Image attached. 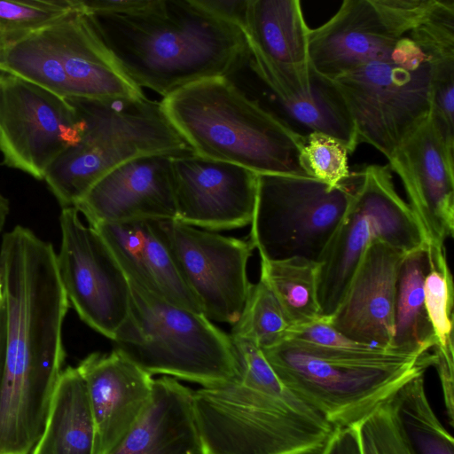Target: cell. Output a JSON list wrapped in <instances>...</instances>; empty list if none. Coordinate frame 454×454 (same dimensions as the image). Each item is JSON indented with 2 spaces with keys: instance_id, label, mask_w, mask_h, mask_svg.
Returning a JSON list of instances; mask_svg holds the SVG:
<instances>
[{
  "instance_id": "cell-1",
  "label": "cell",
  "mask_w": 454,
  "mask_h": 454,
  "mask_svg": "<svg viewBox=\"0 0 454 454\" xmlns=\"http://www.w3.org/2000/svg\"><path fill=\"white\" fill-rule=\"evenodd\" d=\"M136 86L162 98L194 82L227 77L249 55L245 32L195 0H150L128 13H87Z\"/></svg>"
},
{
  "instance_id": "cell-2",
  "label": "cell",
  "mask_w": 454,
  "mask_h": 454,
  "mask_svg": "<svg viewBox=\"0 0 454 454\" xmlns=\"http://www.w3.org/2000/svg\"><path fill=\"white\" fill-rule=\"evenodd\" d=\"M160 102L194 153L257 174L310 177L300 160L305 136L248 98L227 77L194 82Z\"/></svg>"
},
{
  "instance_id": "cell-3",
  "label": "cell",
  "mask_w": 454,
  "mask_h": 454,
  "mask_svg": "<svg viewBox=\"0 0 454 454\" xmlns=\"http://www.w3.org/2000/svg\"><path fill=\"white\" fill-rule=\"evenodd\" d=\"M279 380L334 428L350 427L433 366V353L333 349L288 338L262 349Z\"/></svg>"
},
{
  "instance_id": "cell-4",
  "label": "cell",
  "mask_w": 454,
  "mask_h": 454,
  "mask_svg": "<svg viewBox=\"0 0 454 454\" xmlns=\"http://www.w3.org/2000/svg\"><path fill=\"white\" fill-rule=\"evenodd\" d=\"M82 121L79 139L51 163L43 180L63 207H74L115 167L154 153H194L161 102L139 98H71Z\"/></svg>"
},
{
  "instance_id": "cell-5",
  "label": "cell",
  "mask_w": 454,
  "mask_h": 454,
  "mask_svg": "<svg viewBox=\"0 0 454 454\" xmlns=\"http://www.w3.org/2000/svg\"><path fill=\"white\" fill-rule=\"evenodd\" d=\"M193 406L204 454H319L334 431L286 387L264 391L238 378L193 391Z\"/></svg>"
},
{
  "instance_id": "cell-6",
  "label": "cell",
  "mask_w": 454,
  "mask_h": 454,
  "mask_svg": "<svg viewBox=\"0 0 454 454\" xmlns=\"http://www.w3.org/2000/svg\"><path fill=\"white\" fill-rule=\"evenodd\" d=\"M129 283V309L113 340L115 349L151 375L162 374L202 387L239 378L230 334L202 313Z\"/></svg>"
},
{
  "instance_id": "cell-7",
  "label": "cell",
  "mask_w": 454,
  "mask_h": 454,
  "mask_svg": "<svg viewBox=\"0 0 454 454\" xmlns=\"http://www.w3.org/2000/svg\"><path fill=\"white\" fill-rule=\"evenodd\" d=\"M0 73L67 99L145 96L117 65L82 8L0 45Z\"/></svg>"
},
{
  "instance_id": "cell-8",
  "label": "cell",
  "mask_w": 454,
  "mask_h": 454,
  "mask_svg": "<svg viewBox=\"0 0 454 454\" xmlns=\"http://www.w3.org/2000/svg\"><path fill=\"white\" fill-rule=\"evenodd\" d=\"M433 66L409 35L390 54L333 80L353 121L358 142L388 160L431 114Z\"/></svg>"
},
{
  "instance_id": "cell-9",
  "label": "cell",
  "mask_w": 454,
  "mask_h": 454,
  "mask_svg": "<svg viewBox=\"0 0 454 454\" xmlns=\"http://www.w3.org/2000/svg\"><path fill=\"white\" fill-rule=\"evenodd\" d=\"M358 171L345 183L258 174L249 241L262 259L303 257L319 262L353 196Z\"/></svg>"
},
{
  "instance_id": "cell-10",
  "label": "cell",
  "mask_w": 454,
  "mask_h": 454,
  "mask_svg": "<svg viewBox=\"0 0 454 454\" xmlns=\"http://www.w3.org/2000/svg\"><path fill=\"white\" fill-rule=\"evenodd\" d=\"M375 240L405 254L427 246L410 206L395 191L388 164L368 165L358 171L350 203L318 262L317 298L326 320Z\"/></svg>"
},
{
  "instance_id": "cell-11",
  "label": "cell",
  "mask_w": 454,
  "mask_h": 454,
  "mask_svg": "<svg viewBox=\"0 0 454 454\" xmlns=\"http://www.w3.org/2000/svg\"><path fill=\"white\" fill-rule=\"evenodd\" d=\"M434 0H345L309 30L311 68L331 80L387 57L427 15Z\"/></svg>"
},
{
  "instance_id": "cell-12",
  "label": "cell",
  "mask_w": 454,
  "mask_h": 454,
  "mask_svg": "<svg viewBox=\"0 0 454 454\" xmlns=\"http://www.w3.org/2000/svg\"><path fill=\"white\" fill-rule=\"evenodd\" d=\"M82 119L69 99L18 76L0 73L3 164L43 180L55 159L74 145Z\"/></svg>"
},
{
  "instance_id": "cell-13",
  "label": "cell",
  "mask_w": 454,
  "mask_h": 454,
  "mask_svg": "<svg viewBox=\"0 0 454 454\" xmlns=\"http://www.w3.org/2000/svg\"><path fill=\"white\" fill-rule=\"evenodd\" d=\"M156 223L203 315L210 321L235 324L252 286L247 276L254 250L250 241L176 220Z\"/></svg>"
},
{
  "instance_id": "cell-14",
  "label": "cell",
  "mask_w": 454,
  "mask_h": 454,
  "mask_svg": "<svg viewBox=\"0 0 454 454\" xmlns=\"http://www.w3.org/2000/svg\"><path fill=\"white\" fill-rule=\"evenodd\" d=\"M59 223L57 265L68 301L88 325L113 340L129 313V280L103 237L82 222L75 207H63Z\"/></svg>"
},
{
  "instance_id": "cell-15",
  "label": "cell",
  "mask_w": 454,
  "mask_h": 454,
  "mask_svg": "<svg viewBox=\"0 0 454 454\" xmlns=\"http://www.w3.org/2000/svg\"><path fill=\"white\" fill-rule=\"evenodd\" d=\"M176 220L207 231L250 224L258 174L194 153L171 157Z\"/></svg>"
},
{
  "instance_id": "cell-16",
  "label": "cell",
  "mask_w": 454,
  "mask_h": 454,
  "mask_svg": "<svg viewBox=\"0 0 454 454\" xmlns=\"http://www.w3.org/2000/svg\"><path fill=\"white\" fill-rule=\"evenodd\" d=\"M425 243L443 248L454 231V152L430 117L388 159Z\"/></svg>"
},
{
  "instance_id": "cell-17",
  "label": "cell",
  "mask_w": 454,
  "mask_h": 454,
  "mask_svg": "<svg viewBox=\"0 0 454 454\" xmlns=\"http://www.w3.org/2000/svg\"><path fill=\"white\" fill-rule=\"evenodd\" d=\"M172 156L147 154L115 167L98 180L74 207L90 226L176 220Z\"/></svg>"
},
{
  "instance_id": "cell-18",
  "label": "cell",
  "mask_w": 454,
  "mask_h": 454,
  "mask_svg": "<svg viewBox=\"0 0 454 454\" xmlns=\"http://www.w3.org/2000/svg\"><path fill=\"white\" fill-rule=\"evenodd\" d=\"M405 253L375 240L364 251L329 324L346 337L390 349L399 269Z\"/></svg>"
},
{
  "instance_id": "cell-19",
  "label": "cell",
  "mask_w": 454,
  "mask_h": 454,
  "mask_svg": "<svg viewBox=\"0 0 454 454\" xmlns=\"http://www.w3.org/2000/svg\"><path fill=\"white\" fill-rule=\"evenodd\" d=\"M77 369L95 424L94 454H107L147 405L154 379L115 348L108 354L89 355Z\"/></svg>"
},
{
  "instance_id": "cell-20",
  "label": "cell",
  "mask_w": 454,
  "mask_h": 454,
  "mask_svg": "<svg viewBox=\"0 0 454 454\" xmlns=\"http://www.w3.org/2000/svg\"><path fill=\"white\" fill-rule=\"evenodd\" d=\"M92 227L103 237L129 281L165 301L202 313L199 301L182 278L156 221Z\"/></svg>"
},
{
  "instance_id": "cell-21",
  "label": "cell",
  "mask_w": 454,
  "mask_h": 454,
  "mask_svg": "<svg viewBox=\"0 0 454 454\" xmlns=\"http://www.w3.org/2000/svg\"><path fill=\"white\" fill-rule=\"evenodd\" d=\"M107 454H204L193 391L172 377L153 380L147 405Z\"/></svg>"
},
{
  "instance_id": "cell-22",
  "label": "cell",
  "mask_w": 454,
  "mask_h": 454,
  "mask_svg": "<svg viewBox=\"0 0 454 454\" xmlns=\"http://www.w3.org/2000/svg\"><path fill=\"white\" fill-rule=\"evenodd\" d=\"M239 69L260 85L259 90L266 98L277 103L285 115L283 121H291L294 129L298 127L303 136L310 132L332 136L346 145L349 154L356 149L359 142L355 126L333 80L315 72L312 86L304 89L286 85L247 60Z\"/></svg>"
},
{
  "instance_id": "cell-23",
  "label": "cell",
  "mask_w": 454,
  "mask_h": 454,
  "mask_svg": "<svg viewBox=\"0 0 454 454\" xmlns=\"http://www.w3.org/2000/svg\"><path fill=\"white\" fill-rule=\"evenodd\" d=\"M308 27L298 0H249L245 34L279 72L309 80Z\"/></svg>"
},
{
  "instance_id": "cell-24",
  "label": "cell",
  "mask_w": 454,
  "mask_h": 454,
  "mask_svg": "<svg viewBox=\"0 0 454 454\" xmlns=\"http://www.w3.org/2000/svg\"><path fill=\"white\" fill-rule=\"evenodd\" d=\"M95 424L84 380L77 367L61 372L36 454H94Z\"/></svg>"
},
{
  "instance_id": "cell-25",
  "label": "cell",
  "mask_w": 454,
  "mask_h": 454,
  "mask_svg": "<svg viewBox=\"0 0 454 454\" xmlns=\"http://www.w3.org/2000/svg\"><path fill=\"white\" fill-rule=\"evenodd\" d=\"M429 268L427 247L405 254L398 273L390 349L417 355L434 348L437 340L430 323L424 294Z\"/></svg>"
},
{
  "instance_id": "cell-26",
  "label": "cell",
  "mask_w": 454,
  "mask_h": 454,
  "mask_svg": "<svg viewBox=\"0 0 454 454\" xmlns=\"http://www.w3.org/2000/svg\"><path fill=\"white\" fill-rule=\"evenodd\" d=\"M317 262L303 257L261 258L260 278L272 291L294 327L324 318L317 298Z\"/></svg>"
},
{
  "instance_id": "cell-27",
  "label": "cell",
  "mask_w": 454,
  "mask_h": 454,
  "mask_svg": "<svg viewBox=\"0 0 454 454\" xmlns=\"http://www.w3.org/2000/svg\"><path fill=\"white\" fill-rule=\"evenodd\" d=\"M403 427L419 454H454V442L437 418L425 389V374L395 394Z\"/></svg>"
},
{
  "instance_id": "cell-28",
  "label": "cell",
  "mask_w": 454,
  "mask_h": 454,
  "mask_svg": "<svg viewBox=\"0 0 454 454\" xmlns=\"http://www.w3.org/2000/svg\"><path fill=\"white\" fill-rule=\"evenodd\" d=\"M293 327L272 291L259 278L252 284L231 335L253 340L262 349L286 340Z\"/></svg>"
},
{
  "instance_id": "cell-29",
  "label": "cell",
  "mask_w": 454,
  "mask_h": 454,
  "mask_svg": "<svg viewBox=\"0 0 454 454\" xmlns=\"http://www.w3.org/2000/svg\"><path fill=\"white\" fill-rule=\"evenodd\" d=\"M427 250L429 268L425 278L424 294L427 315L437 340L433 349L454 354L452 275L445 247H427Z\"/></svg>"
},
{
  "instance_id": "cell-30",
  "label": "cell",
  "mask_w": 454,
  "mask_h": 454,
  "mask_svg": "<svg viewBox=\"0 0 454 454\" xmlns=\"http://www.w3.org/2000/svg\"><path fill=\"white\" fill-rule=\"evenodd\" d=\"M351 427L360 454H419L403 427L395 395Z\"/></svg>"
},
{
  "instance_id": "cell-31",
  "label": "cell",
  "mask_w": 454,
  "mask_h": 454,
  "mask_svg": "<svg viewBox=\"0 0 454 454\" xmlns=\"http://www.w3.org/2000/svg\"><path fill=\"white\" fill-rule=\"evenodd\" d=\"M82 10L80 0H0V45Z\"/></svg>"
},
{
  "instance_id": "cell-32",
  "label": "cell",
  "mask_w": 454,
  "mask_h": 454,
  "mask_svg": "<svg viewBox=\"0 0 454 454\" xmlns=\"http://www.w3.org/2000/svg\"><path fill=\"white\" fill-rule=\"evenodd\" d=\"M348 155L346 145L337 138L321 132H310L305 136L300 160L310 177L338 185L352 176Z\"/></svg>"
},
{
  "instance_id": "cell-33",
  "label": "cell",
  "mask_w": 454,
  "mask_h": 454,
  "mask_svg": "<svg viewBox=\"0 0 454 454\" xmlns=\"http://www.w3.org/2000/svg\"><path fill=\"white\" fill-rule=\"evenodd\" d=\"M433 66L431 118L447 147L454 152V57L431 59Z\"/></svg>"
},
{
  "instance_id": "cell-34",
  "label": "cell",
  "mask_w": 454,
  "mask_h": 454,
  "mask_svg": "<svg viewBox=\"0 0 454 454\" xmlns=\"http://www.w3.org/2000/svg\"><path fill=\"white\" fill-rule=\"evenodd\" d=\"M195 1L211 14L240 27L245 32L249 0Z\"/></svg>"
},
{
  "instance_id": "cell-35",
  "label": "cell",
  "mask_w": 454,
  "mask_h": 454,
  "mask_svg": "<svg viewBox=\"0 0 454 454\" xmlns=\"http://www.w3.org/2000/svg\"><path fill=\"white\" fill-rule=\"evenodd\" d=\"M82 10L92 13H128L145 6L150 0H80Z\"/></svg>"
},
{
  "instance_id": "cell-36",
  "label": "cell",
  "mask_w": 454,
  "mask_h": 454,
  "mask_svg": "<svg viewBox=\"0 0 454 454\" xmlns=\"http://www.w3.org/2000/svg\"><path fill=\"white\" fill-rule=\"evenodd\" d=\"M319 454H360L353 428H334Z\"/></svg>"
},
{
  "instance_id": "cell-37",
  "label": "cell",
  "mask_w": 454,
  "mask_h": 454,
  "mask_svg": "<svg viewBox=\"0 0 454 454\" xmlns=\"http://www.w3.org/2000/svg\"><path fill=\"white\" fill-rule=\"evenodd\" d=\"M6 352V312L4 305L0 308V381L2 380Z\"/></svg>"
},
{
  "instance_id": "cell-38",
  "label": "cell",
  "mask_w": 454,
  "mask_h": 454,
  "mask_svg": "<svg viewBox=\"0 0 454 454\" xmlns=\"http://www.w3.org/2000/svg\"><path fill=\"white\" fill-rule=\"evenodd\" d=\"M8 213H9L8 200L0 192V232L4 228Z\"/></svg>"
},
{
  "instance_id": "cell-39",
  "label": "cell",
  "mask_w": 454,
  "mask_h": 454,
  "mask_svg": "<svg viewBox=\"0 0 454 454\" xmlns=\"http://www.w3.org/2000/svg\"><path fill=\"white\" fill-rule=\"evenodd\" d=\"M4 284H3L2 274L0 271V308L4 305Z\"/></svg>"
},
{
  "instance_id": "cell-40",
  "label": "cell",
  "mask_w": 454,
  "mask_h": 454,
  "mask_svg": "<svg viewBox=\"0 0 454 454\" xmlns=\"http://www.w3.org/2000/svg\"><path fill=\"white\" fill-rule=\"evenodd\" d=\"M30 454H36V453H35V452H31Z\"/></svg>"
}]
</instances>
